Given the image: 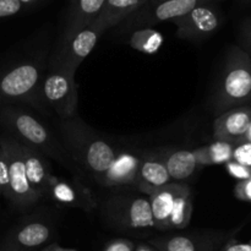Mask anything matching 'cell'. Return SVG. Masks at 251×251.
I'll return each mask as SVG.
<instances>
[{"label": "cell", "mask_w": 251, "mask_h": 251, "mask_svg": "<svg viewBox=\"0 0 251 251\" xmlns=\"http://www.w3.org/2000/svg\"><path fill=\"white\" fill-rule=\"evenodd\" d=\"M0 125L21 144L33 147L46 157L55 159L75 179L81 181L86 178V173L74 162L60 139L31 113L10 105L2 107L0 108Z\"/></svg>", "instance_id": "1"}, {"label": "cell", "mask_w": 251, "mask_h": 251, "mask_svg": "<svg viewBox=\"0 0 251 251\" xmlns=\"http://www.w3.org/2000/svg\"><path fill=\"white\" fill-rule=\"evenodd\" d=\"M58 127L59 139L74 162L100 184L117 154L114 147L77 115L70 119H60Z\"/></svg>", "instance_id": "2"}, {"label": "cell", "mask_w": 251, "mask_h": 251, "mask_svg": "<svg viewBox=\"0 0 251 251\" xmlns=\"http://www.w3.org/2000/svg\"><path fill=\"white\" fill-rule=\"evenodd\" d=\"M44 55L28 56L0 74V102L28 104L43 113L47 107L42 95Z\"/></svg>", "instance_id": "3"}, {"label": "cell", "mask_w": 251, "mask_h": 251, "mask_svg": "<svg viewBox=\"0 0 251 251\" xmlns=\"http://www.w3.org/2000/svg\"><path fill=\"white\" fill-rule=\"evenodd\" d=\"M243 105H251V58L240 47H232L216 86L213 108L220 115Z\"/></svg>", "instance_id": "4"}, {"label": "cell", "mask_w": 251, "mask_h": 251, "mask_svg": "<svg viewBox=\"0 0 251 251\" xmlns=\"http://www.w3.org/2000/svg\"><path fill=\"white\" fill-rule=\"evenodd\" d=\"M156 230L184 229L193 216V193L190 186L180 181L154 190L149 195Z\"/></svg>", "instance_id": "5"}, {"label": "cell", "mask_w": 251, "mask_h": 251, "mask_svg": "<svg viewBox=\"0 0 251 251\" xmlns=\"http://www.w3.org/2000/svg\"><path fill=\"white\" fill-rule=\"evenodd\" d=\"M108 223L130 234L147 235L156 230L150 198L145 194H114L103 205Z\"/></svg>", "instance_id": "6"}, {"label": "cell", "mask_w": 251, "mask_h": 251, "mask_svg": "<svg viewBox=\"0 0 251 251\" xmlns=\"http://www.w3.org/2000/svg\"><path fill=\"white\" fill-rule=\"evenodd\" d=\"M75 71H71L51 60L42 81V95L46 105L54 110L60 119L76 117L78 88Z\"/></svg>", "instance_id": "7"}, {"label": "cell", "mask_w": 251, "mask_h": 251, "mask_svg": "<svg viewBox=\"0 0 251 251\" xmlns=\"http://www.w3.org/2000/svg\"><path fill=\"white\" fill-rule=\"evenodd\" d=\"M0 145L6 154L9 167V193L6 199L19 210H29L41 199L34 193L27 179L20 142L10 134H0Z\"/></svg>", "instance_id": "8"}, {"label": "cell", "mask_w": 251, "mask_h": 251, "mask_svg": "<svg viewBox=\"0 0 251 251\" xmlns=\"http://www.w3.org/2000/svg\"><path fill=\"white\" fill-rule=\"evenodd\" d=\"M51 237L50 223L42 218H27L7 234L0 251H33L47 244Z\"/></svg>", "instance_id": "9"}, {"label": "cell", "mask_w": 251, "mask_h": 251, "mask_svg": "<svg viewBox=\"0 0 251 251\" xmlns=\"http://www.w3.org/2000/svg\"><path fill=\"white\" fill-rule=\"evenodd\" d=\"M46 198L59 206L81 208L86 212H91L97 207V200L93 194L77 179L65 180L53 176Z\"/></svg>", "instance_id": "10"}, {"label": "cell", "mask_w": 251, "mask_h": 251, "mask_svg": "<svg viewBox=\"0 0 251 251\" xmlns=\"http://www.w3.org/2000/svg\"><path fill=\"white\" fill-rule=\"evenodd\" d=\"M100 29L98 27L82 28L66 38V43L51 60L71 71L77 70L80 64L88 56L97 44Z\"/></svg>", "instance_id": "11"}, {"label": "cell", "mask_w": 251, "mask_h": 251, "mask_svg": "<svg viewBox=\"0 0 251 251\" xmlns=\"http://www.w3.org/2000/svg\"><path fill=\"white\" fill-rule=\"evenodd\" d=\"M226 238H228L227 233H189L154 238L150 244L158 251H215Z\"/></svg>", "instance_id": "12"}, {"label": "cell", "mask_w": 251, "mask_h": 251, "mask_svg": "<svg viewBox=\"0 0 251 251\" xmlns=\"http://www.w3.org/2000/svg\"><path fill=\"white\" fill-rule=\"evenodd\" d=\"M251 120V105L232 108L217 115L213 122V137L221 141L238 144L242 141Z\"/></svg>", "instance_id": "13"}, {"label": "cell", "mask_w": 251, "mask_h": 251, "mask_svg": "<svg viewBox=\"0 0 251 251\" xmlns=\"http://www.w3.org/2000/svg\"><path fill=\"white\" fill-rule=\"evenodd\" d=\"M20 147H21L22 158H24L25 169H26L29 185L39 199L46 198L50 179L54 176L50 164L48 162V157H46L33 147L27 146L21 142H20Z\"/></svg>", "instance_id": "14"}, {"label": "cell", "mask_w": 251, "mask_h": 251, "mask_svg": "<svg viewBox=\"0 0 251 251\" xmlns=\"http://www.w3.org/2000/svg\"><path fill=\"white\" fill-rule=\"evenodd\" d=\"M141 158L126 151L117 152L114 159L103 174L100 185L107 188L114 186H135L139 176Z\"/></svg>", "instance_id": "15"}, {"label": "cell", "mask_w": 251, "mask_h": 251, "mask_svg": "<svg viewBox=\"0 0 251 251\" xmlns=\"http://www.w3.org/2000/svg\"><path fill=\"white\" fill-rule=\"evenodd\" d=\"M179 36L184 38L206 37L213 33L220 26V19L213 10L203 6H196L185 16L179 17Z\"/></svg>", "instance_id": "16"}, {"label": "cell", "mask_w": 251, "mask_h": 251, "mask_svg": "<svg viewBox=\"0 0 251 251\" xmlns=\"http://www.w3.org/2000/svg\"><path fill=\"white\" fill-rule=\"evenodd\" d=\"M152 157L159 159L166 166L172 180L174 181L189 178L199 167L195 153L189 150H166Z\"/></svg>", "instance_id": "17"}, {"label": "cell", "mask_w": 251, "mask_h": 251, "mask_svg": "<svg viewBox=\"0 0 251 251\" xmlns=\"http://www.w3.org/2000/svg\"><path fill=\"white\" fill-rule=\"evenodd\" d=\"M172 183V178L166 166L154 157L141 159L139 176L135 184L140 193L149 196L154 190L163 188Z\"/></svg>", "instance_id": "18"}, {"label": "cell", "mask_w": 251, "mask_h": 251, "mask_svg": "<svg viewBox=\"0 0 251 251\" xmlns=\"http://www.w3.org/2000/svg\"><path fill=\"white\" fill-rule=\"evenodd\" d=\"M233 150H234V144L216 140L212 144L195 149L194 153L199 167L218 166V164H226L232 159Z\"/></svg>", "instance_id": "19"}, {"label": "cell", "mask_w": 251, "mask_h": 251, "mask_svg": "<svg viewBox=\"0 0 251 251\" xmlns=\"http://www.w3.org/2000/svg\"><path fill=\"white\" fill-rule=\"evenodd\" d=\"M163 44V36L151 28L137 29L130 37V46L141 53L154 54Z\"/></svg>", "instance_id": "20"}, {"label": "cell", "mask_w": 251, "mask_h": 251, "mask_svg": "<svg viewBox=\"0 0 251 251\" xmlns=\"http://www.w3.org/2000/svg\"><path fill=\"white\" fill-rule=\"evenodd\" d=\"M198 6V0H167L154 10V17L158 21L179 19Z\"/></svg>", "instance_id": "21"}, {"label": "cell", "mask_w": 251, "mask_h": 251, "mask_svg": "<svg viewBox=\"0 0 251 251\" xmlns=\"http://www.w3.org/2000/svg\"><path fill=\"white\" fill-rule=\"evenodd\" d=\"M140 0H107L110 11L107 14V20H115L127 10L132 9L139 4Z\"/></svg>", "instance_id": "22"}, {"label": "cell", "mask_w": 251, "mask_h": 251, "mask_svg": "<svg viewBox=\"0 0 251 251\" xmlns=\"http://www.w3.org/2000/svg\"><path fill=\"white\" fill-rule=\"evenodd\" d=\"M233 161L251 168V144L250 142H238L233 150Z\"/></svg>", "instance_id": "23"}, {"label": "cell", "mask_w": 251, "mask_h": 251, "mask_svg": "<svg viewBox=\"0 0 251 251\" xmlns=\"http://www.w3.org/2000/svg\"><path fill=\"white\" fill-rule=\"evenodd\" d=\"M9 193V167L6 154L0 145V195L7 198Z\"/></svg>", "instance_id": "24"}, {"label": "cell", "mask_w": 251, "mask_h": 251, "mask_svg": "<svg viewBox=\"0 0 251 251\" xmlns=\"http://www.w3.org/2000/svg\"><path fill=\"white\" fill-rule=\"evenodd\" d=\"M225 166L229 176L238 179L239 181L247 180V179L251 178V168H249V167L243 166V164L238 163V162L233 161V159L228 161Z\"/></svg>", "instance_id": "25"}, {"label": "cell", "mask_w": 251, "mask_h": 251, "mask_svg": "<svg viewBox=\"0 0 251 251\" xmlns=\"http://www.w3.org/2000/svg\"><path fill=\"white\" fill-rule=\"evenodd\" d=\"M105 0H80V11L83 17L98 14L104 5Z\"/></svg>", "instance_id": "26"}, {"label": "cell", "mask_w": 251, "mask_h": 251, "mask_svg": "<svg viewBox=\"0 0 251 251\" xmlns=\"http://www.w3.org/2000/svg\"><path fill=\"white\" fill-rule=\"evenodd\" d=\"M234 195L239 200L251 202V178L238 181L234 188Z\"/></svg>", "instance_id": "27"}, {"label": "cell", "mask_w": 251, "mask_h": 251, "mask_svg": "<svg viewBox=\"0 0 251 251\" xmlns=\"http://www.w3.org/2000/svg\"><path fill=\"white\" fill-rule=\"evenodd\" d=\"M22 2L20 0H0V17H7L15 15L21 9Z\"/></svg>", "instance_id": "28"}, {"label": "cell", "mask_w": 251, "mask_h": 251, "mask_svg": "<svg viewBox=\"0 0 251 251\" xmlns=\"http://www.w3.org/2000/svg\"><path fill=\"white\" fill-rule=\"evenodd\" d=\"M103 251H135V244L127 239H114L108 243Z\"/></svg>", "instance_id": "29"}, {"label": "cell", "mask_w": 251, "mask_h": 251, "mask_svg": "<svg viewBox=\"0 0 251 251\" xmlns=\"http://www.w3.org/2000/svg\"><path fill=\"white\" fill-rule=\"evenodd\" d=\"M220 251H251V243H242L229 239Z\"/></svg>", "instance_id": "30"}, {"label": "cell", "mask_w": 251, "mask_h": 251, "mask_svg": "<svg viewBox=\"0 0 251 251\" xmlns=\"http://www.w3.org/2000/svg\"><path fill=\"white\" fill-rule=\"evenodd\" d=\"M240 48L251 58V24H249V26L244 29L242 38V47Z\"/></svg>", "instance_id": "31"}, {"label": "cell", "mask_w": 251, "mask_h": 251, "mask_svg": "<svg viewBox=\"0 0 251 251\" xmlns=\"http://www.w3.org/2000/svg\"><path fill=\"white\" fill-rule=\"evenodd\" d=\"M41 251H77V250L65 249V248L60 247V245L53 243V244H49V245H47V247H44L43 249H41Z\"/></svg>", "instance_id": "32"}, {"label": "cell", "mask_w": 251, "mask_h": 251, "mask_svg": "<svg viewBox=\"0 0 251 251\" xmlns=\"http://www.w3.org/2000/svg\"><path fill=\"white\" fill-rule=\"evenodd\" d=\"M135 251H158L154 247L150 244H145V243H140V244L135 245Z\"/></svg>", "instance_id": "33"}, {"label": "cell", "mask_w": 251, "mask_h": 251, "mask_svg": "<svg viewBox=\"0 0 251 251\" xmlns=\"http://www.w3.org/2000/svg\"><path fill=\"white\" fill-rule=\"evenodd\" d=\"M240 142H250V144H251V120L249 123V126H248L247 131H245L244 136H243L242 141H240Z\"/></svg>", "instance_id": "34"}, {"label": "cell", "mask_w": 251, "mask_h": 251, "mask_svg": "<svg viewBox=\"0 0 251 251\" xmlns=\"http://www.w3.org/2000/svg\"><path fill=\"white\" fill-rule=\"evenodd\" d=\"M20 1H21V2H22V1H28V0H20Z\"/></svg>", "instance_id": "35"}]
</instances>
